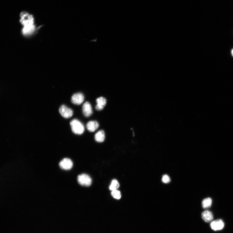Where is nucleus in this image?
I'll return each mask as SVG.
<instances>
[{
  "mask_svg": "<svg viewBox=\"0 0 233 233\" xmlns=\"http://www.w3.org/2000/svg\"><path fill=\"white\" fill-rule=\"evenodd\" d=\"M19 22L23 27L34 24L33 16L27 12L23 11L19 14Z\"/></svg>",
  "mask_w": 233,
  "mask_h": 233,
  "instance_id": "1",
  "label": "nucleus"
},
{
  "mask_svg": "<svg viewBox=\"0 0 233 233\" xmlns=\"http://www.w3.org/2000/svg\"><path fill=\"white\" fill-rule=\"evenodd\" d=\"M71 128L73 133L75 134H82L85 130L83 125L78 120L74 119L70 123Z\"/></svg>",
  "mask_w": 233,
  "mask_h": 233,
  "instance_id": "2",
  "label": "nucleus"
},
{
  "mask_svg": "<svg viewBox=\"0 0 233 233\" xmlns=\"http://www.w3.org/2000/svg\"><path fill=\"white\" fill-rule=\"evenodd\" d=\"M78 181L80 185L85 186H90L92 182V180L90 177L88 175L84 174L78 176Z\"/></svg>",
  "mask_w": 233,
  "mask_h": 233,
  "instance_id": "3",
  "label": "nucleus"
},
{
  "mask_svg": "<svg viewBox=\"0 0 233 233\" xmlns=\"http://www.w3.org/2000/svg\"><path fill=\"white\" fill-rule=\"evenodd\" d=\"M59 112L63 117L66 119L71 117L73 115V110L65 105L61 106L59 109Z\"/></svg>",
  "mask_w": 233,
  "mask_h": 233,
  "instance_id": "4",
  "label": "nucleus"
},
{
  "mask_svg": "<svg viewBox=\"0 0 233 233\" xmlns=\"http://www.w3.org/2000/svg\"><path fill=\"white\" fill-rule=\"evenodd\" d=\"M84 100L83 94L81 93L74 94L71 99L72 103L75 105H79L82 104Z\"/></svg>",
  "mask_w": 233,
  "mask_h": 233,
  "instance_id": "5",
  "label": "nucleus"
},
{
  "mask_svg": "<svg viewBox=\"0 0 233 233\" xmlns=\"http://www.w3.org/2000/svg\"><path fill=\"white\" fill-rule=\"evenodd\" d=\"M60 168L65 170H69L71 169L73 166V162L71 159L65 158L61 161L59 163Z\"/></svg>",
  "mask_w": 233,
  "mask_h": 233,
  "instance_id": "6",
  "label": "nucleus"
},
{
  "mask_svg": "<svg viewBox=\"0 0 233 233\" xmlns=\"http://www.w3.org/2000/svg\"><path fill=\"white\" fill-rule=\"evenodd\" d=\"M224 226V223L221 220H217L212 221L210 224L211 229L215 231L222 230Z\"/></svg>",
  "mask_w": 233,
  "mask_h": 233,
  "instance_id": "7",
  "label": "nucleus"
},
{
  "mask_svg": "<svg viewBox=\"0 0 233 233\" xmlns=\"http://www.w3.org/2000/svg\"><path fill=\"white\" fill-rule=\"evenodd\" d=\"M36 29V26L34 24L30 26L23 27L22 30V33L25 36H29L34 33Z\"/></svg>",
  "mask_w": 233,
  "mask_h": 233,
  "instance_id": "8",
  "label": "nucleus"
},
{
  "mask_svg": "<svg viewBox=\"0 0 233 233\" xmlns=\"http://www.w3.org/2000/svg\"><path fill=\"white\" fill-rule=\"evenodd\" d=\"M82 111L84 115L86 117H89L93 113L92 106L88 102L85 103L82 107Z\"/></svg>",
  "mask_w": 233,
  "mask_h": 233,
  "instance_id": "9",
  "label": "nucleus"
},
{
  "mask_svg": "<svg viewBox=\"0 0 233 233\" xmlns=\"http://www.w3.org/2000/svg\"><path fill=\"white\" fill-rule=\"evenodd\" d=\"M97 105L96 106V109L98 111L103 110L106 104L107 100L105 98L103 97H100L96 100Z\"/></svg>",
  "mask_w": 233,
  "mask_h": 233,
  "instance_id": "10",
  "label": "nucleus"
},
{
  "mask_svg": "<svg viewBox=\"0 0 233 233\" xmlns=\"http://www.w3.org/2000/svg\"><path fill=\"white\" fill-rule=\"evenodd\" d=\"M202 218L205 222H209L214 219V216L211 212L209 210H206L203 212L201 214Z\"/></svg>",
  "mask_w": 233,
  "mask_h": 233,
  "instance_id": "11",
  "label": "nucleus"
},
{
  "mask_svg": "<svg viewBox=\"0 0 233 233\" xmlns=\"http://www.w3.org/2000/svg\"><path fill=\"white\" fill-rule=\"evenodd\" d=\"M99 124L98 121H90L87 123V128L90 132H94L99 128Z\"/></svg>",
  "mask_w": 233,
  "mask_h": 233,
  "instance_id": "12",
  "label": "nucleus"
},
{
  "mask_svg": "<svg viewBox=\"0 0 233 233\" xmlns=\"http://www.w3.org/2000/svg\"><path fill=\"white\" fill-rule=\"evenodd\" d=\"M105 134L103 130H100L96 133L95 136V139L96 141L102 143L105 139Z\"/></svg>",
  "mask_w": 233,
  "mask_h": 233,
  "instance_id": "13",
  "label": "nucleus"
},
{
  "mask_svg": "<svg viewBox=\"0 0 233 233\" xmlns=\"http://www.w3.org/2000/svg\"><path fill=\"white\" fill-rule=\"evenodd\" d=\"M212 203V200L210 198H207L204 199L202 202V205L204 209L209 208L211 207Z\"/></svg>",
  "mask_w": 233,
  "mask_h": 233,
  "instance_id": "14",
  "label": "nucleus"
},
{
  "mask_svg": "<svg viewBox=\"0 0 233 233\" xmlns=\"http://www.w3.org/2000/svg\"><path fill=\"white\" fill-rule=\"evenodd\" d=\"M120 186L118 181L116 179L113 180L110 186V189L111 191L117 190Z\"/></svg>",
  "mask_w": 233,
  "mask_h": 233,
  "instance_id": "15",
  "label": "nucleus"
},
{
  "mask_svg": "<svg viewBox=\"0 0 233 233\" xmlns=\"http://www.w3.org/2000/svg\"><path fill=\"white\" fill-rule=\"evenodd\" d=\"M111 194L112 196L115 199L119 200L121 198V194L120 192L117 190L112 191Z\"/></svg>",
  "mask_w": 233,
  "mask_h": 233,
  "instance_id": "16",
  "label": "nucleus"
},
{
  "mask_svg": "<svg viewBox=\"0 0 233 233\" xmlns=\"http://www.w3.org/2000/svg\"><path fill=\"white\" fill-rule=\"evenodd\" d=\"M162 181L164 183L167 184L169 183L170 181V179L169 177L166 175H164L162 178Z\"/></svg>",
  "mask_w": 233,
  "mask_h": 233,
  "instance_id": "17",
  "label": "nucleus"
},
{
  "mask_svg": "<svg viewBox=\"0 0 233 233\" xmlns=\"http://www.w3.org/2000/svg\"><path fill=\"white\" fill-rule=\"evenodd\" d=\"M231 54L233 57V49L231 50Z\"/></svg>",
  "mask_w": 233,
  "mask_h": 233,
  "instance_id": "18",
  "label": "nucleus"
}]
</instances>
